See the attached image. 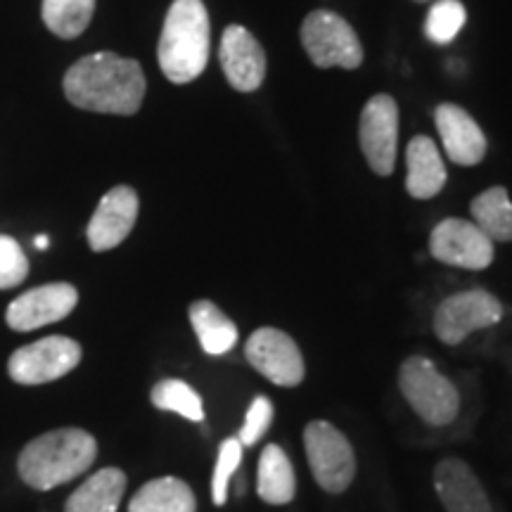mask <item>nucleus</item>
<instances>
[{"label": "nucleus", "mask_w": 512, "mask_h": 512, "mask_svg": "<svg viewBox=\"0 0 512 512\" xmlns=\"http://www.w3.org/2000/svg\"><path fill=\"white\" fill-rule=\"evenodd\" d=\"M297 477L287 453L278 444H268L259 458L256 494L268 505H287L294 501Z\"/></svg>", "instance_id": "20"}, {"label": "nucleus", "mask_w": 512, "mask_h": 512, "mask_svg": "<svg viewBox=\"0 0 512 512\" xmlns=\"http://www.w3.org/2000/svg\"><path fill=\"white\" fill-rule=\"evenodd\" d=\"M302 46L320 69H356L363 62V46L344 17L330 10H313L302 24Z\"/></svg>", "instance_id": "6"}, {"label": "nucleus", "mask_w": 512, "mask_h": 512, "mask_svg": "<svg viewBox=\"0 0 512 512\" xmlns=\"http://www.w3.org/2000/svg\"><path fill=\"white\" fill-rule=\"evenodd\" d=\"M150 401L152 406L159 408V411L176 413L190 422L204 420L202 396L183 380H174V377H169V380L157 382L155 387H152Z\"/></svg>", "instance_id": "24"}, {"label": "nucleus", "mask_w": 512, "mask_h": 512, "mask_svg": "<svg viewBox=\"0 0 512 512\" xmlns=\"http://www.w3.org/2000/svg\"><path fill=\"white\" fill-rule=\"evenodd\" d=\"M311 475L328 494H344L356 477V456L349 439L328 420H313L304 430Z\"/></svg>", "instance_id": "5"}, {"label": "nucleus", "mask_w": 512, "mask_h": 512, "mask_svg": "<svg viewBox=\"0 0 512 512\" xmlns=\"http://www.w3.org/2000/svg\"><path fill=\"white\" fill-rule=\"evenodd\" d=\"M242 460V444L238 437H228L221 441L219 458H216L214 475H211V498L216 505H226L228 501V484L238 472Z\"/></svg>", "instance_id": "26"}, {"label": "nucleus", "mask_w": 512, "mask_h": 512, "mask_svg": "<svg viewBox=\"0 0 512 512\" xmlns=\"http://www.w3.org/2000/svg\"><path fill=\"white\" fill-rule=\"evenodd\" d=\"M124 494V470H119V467H102L67 498L64 512H117Z\"/></svg>", "instance_id": "18"}, {"label": "nucleus", "mask_w": 512, "mask_h": 512, "mask_svg": "<svg viewBox=\"0 0 512 512\" xmlns=\"http://www.w3.org/2000/svg\"><path fill=\"white\" fill-rule=\"evenodd\" d=\"M467 12L460 0H437L427 12L425 34L437 46H446L465 27Z\"/></svg>", "instance_id": "25"}, {"label": "nucleus", "mask_w": 512, "mask_h": 512, "mask_svg": "<svg viewBox=\"0 0 512 512\" xmlns=\"http://www.w3.org/2000/svg\"><path fill=\"white\" fill-rule=\"evenodd\" d=\"M245 358L256 373L278 387H297L306 375L302 349L278 328L254 330L245 344Z\"/></svg>", "instance_id": "10"}, {"label": "nucleus", "mask_w": 512, "mask_h": 512, "mask_svg": "<svg viewBox=\"0 0 512 512\" xmlns=\"http://www.w3.org/2000/svg\"><path fill=\"white\" fill-rule=\"evenodd\" d=\"M399 389L408 406L427 425L446 427L458 418L460 392L456 384L439 373L430 358H406L399 368Z\"/></svg>", "instance_id": "4"}, {"label": "nucleus", "mask_w": 512, "mask_h": 512, "mask_svg": "<svg viewBox=\"0 0 512 512\" xmlns=\"http://www.w3.org/2000/svg\"><path fill=\"white\" fill-rule=\"evenodd\" d=\"M48 245H50L48 235H38V238H36V247H38V249H48Z\"/></svg>", "instance_id": "29"}, {"label": "nucleus", "mask_w": 512, "mask_h": 512, "mask_svg": "<svg viewBox=\"0 0 512 512\" xmlns=\"http://www.w3.org/2000/svg\"><path fill=\"white\" fill-rule=\"evenodd\" d=\"M209 12L202 0H174L159 38V67L171 83H190L207 69Z\"/></svg>", "instance_id": "3"}, {"label": "nucleus", "mask_w": 512, "mask_h": 512, "mask_svg": "<svg viewBox=\"0 0 512 512\" xmlns=\"http://www.w3.org/2000/svg\"><path fill=\"white\" fill-rule=\"evenodd\" d=\"M434 124L444 143L446 157L458 166H477L486 157V136L475 119L460 105L444 102L434 112Z\"/></svg>", "instance_id": "16"}, {"label": "nucleus", "mask_w": 512, "mask_h": 512, "mask_svg": "<svg viewBox=\"0 0 512 512\" xmlns=\"http://www.w3.org/2000/svg\"><path fill=\"white\" fill-rule=\"evenodd\" d=\"M128 512H197V498L183 479L159 477L140 486Z\"/></svg>", "instance_id": "21"}, {"label": "nucleus", "mask_w": 512, "mask_h": 512, "mask_svg": "<svg viewBox=\"0 0 512 512\" xmlns=\"http://www.w3.org/2000/svg\"><path fill=\"white\" fill-rule=\"evenodd\" d=\"M43 22L60 38H76L91 24L95 0H43Z\"/></svg>", "instance_id": "23"}, {"label": "nucleus", "mask_w": 512, "mask_h": 512, "mask_svg": "<svg viewBox=\"0 0 512 512\" xmlns=\"http://www.w3.org/2000/svg\"><path fill=\"white\" fill-rule=\"evenodd\" d=\"M62 86L67 100L81 110L131 117L143 105L147 83L136 60L93 53L69 67Z\"/></svg>", "instance_id": "1"}, {"label": "nucleus", "mask_w": 512, "mask_h": 512, "mask_svg": "<svg viewBox=\"0 0 512 512\" xmlns=\"http://www.w3.org/2000/svg\"><path fill=\"white\" fill-rule=\"evenodd\" d=\"M79 363V342L55 335L17 349L8 361V373L17 384H48L72 373Z\"/></svg>", "instance_id": "8"}, {"label": "nucleus", "mask_w": 512, "mask_h": 512, "mask_svg": "<svg viewBox=\"0 0 512 512\" xmlns=\"http://www.w3.org/2000/svg\"><path fill=\"white\" fill-rule=\"evenodd\" d=\"M98 458V441L79 427H62L41 434L19 453L17 470L31 489L50 491L91 470Z\"/></svg>", "instance_id": "2"}, {"label": "nucleus", "mask_w": 512, "mask_h": 512, "mask_svg": "<svg viewBox=\"0 0 512 512\" xmlns=\"http://www.w3.org/2000/svg\"><path fill=\"white\" fill-rule=\"evenodd\" d=\"M29 275V259L19 242L10 235H0V290H10L24 283Z\"/></svg>", "instance_id": "27"}, {"label": "nucleus", "mask_w": 512, "mask_h": 512, "mask_svg": "<svg viewBox=\"0 0 512 512\" xmlns=\"http://www.w3.org/2000/svg\"><path fill=\"white\" fill-rule=\"evenodd\" d=\"M363 157L377 176H392L399 150V105L392 95L377 93L366 102L358 126Z\"/></svg>", "instance_id": "9"}, {"label": "nucleus", "mask_w": 512, "mask_h": 512, "mask_svg": "<svg viewBox=\"0 0 512 512\" xmlns=\"http://www.w3.org/2000/svg\"><path fill=\"white\" fill-rule=\"evenodd\" d=\"M219 60L230 86L240 93H254L266 79V53L261 43L240 24L223 31Z\"/></svg>", "instance_id": "13"}, {"label": "nucleus", "mask_w": 512, "mask_h": 512, "mask_svg": "<svg viewBox=\"0 0 512 512\" xmlns=\"http://www.w3.org/2000/svg\"><path fill=\"white\" fill-rule=\"evenodd\" d=\"M406 190L415 200H432L446 185V164L430 136H415L406 150Z\"/></svg>", "instance_id": "17"}, {"label": "nucleus", "mask_w": 512, "mask_h": 512, "mask_svg": "<svg viewBox=\"0 0 512 512\" xmlns=\"http://www.w3.org/2000/svg\"><path fill=\"white\" fill-rule=\"evenodd\" d=\"M415 3H425V0H415Z\"/></svg>", "instance_id": "30"}, {"label": "nucleus", "mask_w": 512, "mask_h": 512, "mask_svg": "<svg viewBox=\"0 0 512 512\" xmlns=\"http://www.w3.org/2000/svg\"><path fill=\"white\" fill-rule=\"evenodd\" d=\"M430 254L446 266L484 271L494 261V242L472 221L444 219L432 230Z\"/></svg>", "instance_id": "11"}, {"label": "nucleus", "mask_w": 512, "mask_h": 512, "mask_svg": "<svg viewBox=\"0 0 512 512\" xmlns=\"http://www.w3.org/2000/svg\"><path fill=\"white\" fill-rule=\"evenodd\" d=\"M472 223L491 242H512V202L503 185L479 192L470 204Z\"/></svg>", "instance_id": "22"}, {"label": "nucleus", "mask_w": 512, "mask_h": 512, "mask_svg": "<svg viewBox=\"0 0 512 512\" xmlns=\"http://www.w3.org/2000/svg\"><path fill=\"white\" fill-rule=\"evenodd\" d=\"M188 316L204 354L223 356L238 344V325L209 299L192 302Z\"/></svg>", "instance_id": "19"}, {"label": "nucleus", "mask_w": 512, "mask_h": 512, "mask_svg": "<svg viewBox=\"0 0 512 512\" xmlns=\"http://www.w3.org/2000/svg\"><path fill=\"white\" fill-rule=\"evenodd\" d=\"M138 219V195L128 185H117L102 197L88 223V245L93 252H107L128 238Z\"/></svg>", "instance_id": "14"}, {"label": "nucleus", "mask_w": 512, "mask_h": 512, "mask_svg": "<svg viewBox=\"0 0 512 512\" xmlns=\"http://www.w3.org/2000/svg\"><path fill=\"white\" fill-rule=\"evenodd\" d=\"M79 304V292L69 283H50L19 294L8 306L5 320L12 330L31 332L67 318Z\"/></svg>", "instance_id": "12"}, {"label": "nucleus", "mask_w": 512, "mask_h": 512, "mask_svg": "<svg viewBox=\"0 0 512 512\" xmlns=\"http://www.w3.org/2000/svg\"><path fill=\"white\" fill-rule=\"evenodd\" d=\"M273 422V403L266 396H256L252 406L247 408L245 422H242V430L238 434L242 446H254L264 434L268 432Z\"/></svg>", "instance_id": "28"}, {"label": "nucleus", "mask_w": 512, "mask_h": 512, "mask_svg": "<svg viewBox=\"0 0 512 512\" xmlns=\"http://www.w3.org/2000/svg\"><path fill=\"white\" fill-rule=\"evenodd\" d=\"M503 320V304L486 290H465L451 294L434 309L432 328L448 347L465 342L472 332L494 328Z\"/></svg>", "instance_id": "7"}, {"label": "nucleus", "mask_w": 512, "mask_h": 512, "mask_svg": "<svg viewBox=\"0 0 512 512\" xmlns=\"http://www.w3.org/2000/svg\"><path fill=\"white\" fill-rule=\"evenodd\" d=\"M434 491L446 512H494L482 482L460 458H444L434 467Z\"/></svg>", "instance_id": "15"}]
</instances>
